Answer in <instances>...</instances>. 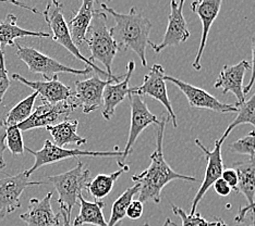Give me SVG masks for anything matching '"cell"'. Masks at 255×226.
Segmentation results:
<instances>
[{"mask_svg": "<svg viewBox=\"0 0 255 226\" xmlns=\"http://www.w3.org/2000/svg\"><path fill=\"white\" fill-rule=\"evenodd\" d=\"M165 70L160 65H154L150 68V71L144 76L143 84L140 86L130 87L129 94H135L138 96H149L159 101L166 108L168 112V118L171 119L172 124L178 127L177 117L173 111L171 102L168 97L167 86L165 82Z\"/></svg>", "mask_w": 255, "mask_h": 226, "instance_id": "30bf717a", "label": "cell"}, {"mask_svg": "<svg viewBox=\"0 0 255 226\" xmlns=\"http://www.w3.org/2000/svg\"><path fill=\"white\" fill-rule=\"evenodd\" d=\"M248 70H251V63L247 60H242L235 66H225L214 86L216 89H222L224 95L233 92L238 100L237 103H243L246 101V96L243 94V79Z\"/></svg>", "mask_w": 255, "mask_h": 226, "instance_id": "ac0fdd59", "label": "cell"}, {"mask_svg": "<svg viewBox=\"0 0 255 226\" xmlns=\"http://www.w3.org/2000/svg\"><path fill=\"white\" fill-rule=\"evenodd\" d=\"M79 201L80 212L77 218L74 219L72 226H83L84 224H90L94 226H107V222L103 213L105 202L102 200L90 202L85 200L82 195L79 196Z\"/></svg>", "mask_w": 255, "mask_h": 226, "instance_id": "603a6c76", "label": "cell"}, {"mask_svg": "<svg viewBox=\"0 0 255 226\" xmlns=\"http://www.w3.org/2000/svg\"><path fill=\"white\" fill-rule=\"evenodd\" d=\"M77 107L70 101H62L56 104L43 103L32 112L31 117L18 125L21 132L31 131L40 127L56 125L60 122L68 120V117Z\"/></svg>", "mask_w": 255, "mask_h": 226, "instance_id": "8fae6325", "label": "cell"}, {"mask_svg": "<svg viewBox=\"0 0 255 226\" xmlns=\"http://www.w3.org/2000/svg\"><path fill=\"white\" fill-rule=\"evenodd\" d=\"M93 5H94V1L84 0L82 4H81L78 13L68 23L69 31H70L72 40L77 47L78 45L80 46L85 43L86 33H88L93 19V14H94L95 11Z\"/></svg>", "mask_w": 255, "mask_h": 226, "instance_id": "44dd1931", "label": "cell"}, {"mask_svg": "<svg viewBox=\"0 0 255 226\" xmlns=\"http://www.w3.org/2000/svg\"><path fill=\"white\" fill-rule=\"evenodd\" d=\"M10 87V78L8 76V70L5 68L4 54L0 45V104L2 103L5 92Z\"/></svg>", "mask_w": 255, "mask_h": 226, "instance_id": "d6a6232c", "label": "cell"}, {"mask_svg": "<svg viewBox=\"0 0 255 226\" xmlns=\"http://www.w3.org/2000/svg\"><path fill=\"white\" fill-rule=\"evenodd\" d=\"M78 120H65L56 125L47 126L46 130L53 137L56 146L63 148V146L68 144H75L79 147L81 145L88 143V139L81 137L78 134Z\"/></svg>", "mask_w": 255, "mask_h": 226, "instance_id": "7402d4cb", "label": "cell"}, {"mask_svg": "<svg viewBox=\"0 0 255 226\" xmlns=\"http://www.w3.org/2000/svg\"><path fill=\"white\" fill-rule=\"evenodd\" d=\"M85 43L91 51L90 60L95 63L100 61L106 68L109 75H114L112 68L116 55L119 51L117 43L108 27V17L103 11L95 10L91 25L86 33Z\"/></svg>", "mask_w": 255, "mask_h": 226, "instance_id": "3957f363", "label": "cell"}, {"mask_svg": "<svg viewBox=\"0 0 255 226\" xmlns=\"http://www.w3.org/2000/svg\"><path fill=\"white\" fill-rule=\"evenodd\" d=\"M5 149L4 145V130L0 127V171L5 167V162L3 160V151Z\"/></svg>", "mask_w": 255, "mask_h": 226, "instance_id": "f35d334b", "label": "cell"}, {"mask_svg": "<svg viewBox=\"0 0 255 226\" xmlns=\"http://www.w3.org/2000/svg\"><path fill=\"white\" fill-rule=\"evenodd\" d=\"M222 179L228 184V186L234 191H238V174L235 169L230 167V169H224L222 174Z\"/></svg>", "mask_w": 255, "mask_h": 226, "instance_id": "e575fe53", "label": "cell"}, {"mask_svg": "<svg viewBox=\"0 0 255 226\" xmlns=\"http://www.w3.org/2000/svg\"><path fill=\"white\" fill-rule=\"evenodd\" d=\"M62 8H63L62 3L58 1H50L47 3V5H46V9L42 13L45 17L46 23H47L49 28L51 30V33H53V35H51V36H53V39L58 44H60L62 47H65L71 55H73L75 58H77L78 60L84 62L86 66L92 68L95 72L100 73L101 75H104V76H106L108 79L114 78L116 75H109L106 71L101 70L95 65V63H93L89 58H86L81 54L79 48L73 43L70 31H69V27H68V23L66 22L65 16H63V13H62Z\"/></svg>", "mask_w": 255, "mask_h": 226, "instance_id": "5b68a950", "label": "cell"}, {"mask_svg": "<svg viewBox=\"0 0 255 226\" xmlns=\"http://www.w3.org/2000/svg\"><path fill=\"white\" fill-rule=\"evenodd\" d=\"M102 9L112 15L116 25L110 28L119 50H132L141 59L142 66H147L146 47L150 44L149 33L152 23L143 13L132 7L128 13H119L107 3H101Z\"/></svg>", "mask_w": 255, "mask_h": 226, "instance_id": "7a4b0ae2", "label": "cell"}, {"mask_svg": "<svg viewBox=\"0 0 255 226\" xmlns=\"http://www.w3.org/2000/svg\"><path fill=\"white\" fill-rule=\"evenodd\" d=\"M251 78L249 84L243 88V94L248 95L250 90L252 89V87L255 83V37H252V65H251Z\"/></svg>", "mask_w": 255, "mask_h": 226, "instance_id": "d590c367", "label": "cell"}, {"mask_svg": "<svg viewBox=\"0 0 255 226\" xmlns=\"http://www.w3.org/2000/svg\"><path fill=\"white\" fill-rule=\"evenodd\" d=\"M128 97H129L131 108V125L127 145L123 151V156H121L120 160L118 161L119 167H123L124 165H126V159L131 153L132 149L136 143V139L141 135V133L149 125L159 124L158 118L149 111L146 102L143 100V98L141 96L135 94H129Z\"/></svg>", "mask_w": 255, "mask_h": 226, "instance_id": "9c48e42d", "label": "cell"}, {"mask_svg": "<svg viewBox=\"0 0 255 226\" xmlns=\"http://www.w3.org/2000/svg\"><path fill=\"white\" fill-rule=\"evenodd\" d=\"M24 150L34 155L35 161L32 165L31 169L25 171L26 176L30 178L32 174L38 170L39 167L47 164L57 163V162L79 158V156H98V158H121L123 156V151H120L119 147H115L114 151H90V150H81V149H66L62 147H58L54 143L50 141H45L43 148L38 151L25 147Z\"/></svg>", "mask_w": 255, "mask_h": 226, "instance_id": "8992f818", "label": "cell"}, {"mask_svg": "<svg viewBox=\"0 0 255 226\" xmlns=\"http://www.w3.org/2000/svg\"><path fill=\"white\" fill-rule=\"evenodd\" d=\"M47 179L54 185L59 195L58 204L60 205V209L65 210L67 216L71 218L72 209L78 204L79 196L82 195V190L86 189L88 184L92 181L91 171L84 169V164L79 161L73 169L49 176Z\"/></svg>", "mask_w": 255, "mask_h": 226, "instance_id": "277c9868", "label": "cell"}, {"mask_svg": "<svg viewBox=\"0 0 255 226\" xmlns=\"http://www.w3.org/2000/svg\"><path fill=\"white\" fill-rule=\"evenodd\" d=\"M129 170V165L126 164L123 167H120L118 171L112 174H98L95 178H93L88 184L86 190L94 197L95 200H102L110 194V191L113 190L114 185L118 181V178Z\"/></svg>", "mask_w": 255, "mask_h": 226, "instance_id": "484cf974", "label": "cell"}, {"mask_svg": "<svg viewBox=\"0 0 255 226\" xmlns=\"http://www.w3.org/2000/svg\"><path fill=\"white\" fill-rule=\"evenodd\" d=\"M184 1H170V14L168 16V25L163 40L159 44L150 42L149 46L155 52L159 54L167 47L178 46L187 42L190 37L187 21L183 15Z\"/></svg>", "mask_w": 255, "mask_h": 226, "instance_id": "5bb4252c", "label": "cell"}, {"mask_svg": "<svg viewBox=\"0 0 255 226\" xmlns=\"http://www.w3.org/2000/svg\"><path fill=\"white\" fill-rule=\"evenodd\" d=\"M255 211V200L252 205H249V206H246V207H240L239 209V212H238L237 217L235 218V222L236 223H242L246 221L247 219V214L249 212H253Z\"/></svg>", "mask_w": 255, "mask_h": 226, "instance_id": "74e56055", "label": "cell"}, {"mask_svg": "<svg viewBox=\"0 0 255 226\" xmlns=\"http://www.w3.org/2000/svg\"><path fill=\"white\" fill-rule=\"evenodd\" d=\"M222 139H217L215 142V147L212 150H208L204 145H203L200 139H195V144L201 148L203 152L205 153L207 165L205 170V175L203 178L201 187L199 188L198 193L194 196V199L192 201V206H191L190 216H193L196 210V207L200 204V201L204 198L205 194L212 187V185L215 183L217 179L222 178V174L224 171V162H223V155H222V146H223Z\"/></svg>", "mask_w": 255, "mask_h": 226, "instance_id": "7c38bea8", "label": "cell"}, {"mask_svg": "<svg viewBox=\"0 0 255 226\" xmlns=\"http://www.w3.org/2000/svg\"><path fill=\"white\" fill-rule=\"evenodd\" d=\"M222 0H201V1H193L191 3L192 11L194 13L198 14L202 22V37L200 42V47L195 59L192 63V67L196 71H200L202 69L201 58L206 47L208 33H210V30L212 25L214 24V22L217 19L220 8H222Z\"/></svg>", "mask_w": 255, "mask_h": 226, "instance_id": "e0dca14e", "label": "cell"}, {"mask_svg": "<svg viewBox=\"0 0 255 226\" xmlns=\"http://www.w3.org/2000/svg\"><path fill=\"white\" fill-rule=\"evenodd\" d=\"M229 150L234 153L248 155L249 160L255 162V131L234 142L229 146Z\"/></svg>", "mask_w": 255, "mask_h": 226, "instance_id": "4dcf8cb0", "label": "cell"}, {"mask_svg": "<svg viewBox=\"0 0 255 226\" xmlns=\"http://www.w3.org/2000/svg\"><path fill=\"white\" fill-rule=\"evenodd\" d=\"M18 17L13 13H9L0 23V45L14 46L15 39L22 37H50L51 34L45 32H33L21 28L16 24Z\"/></svg>", "mask_w": 255, "mask_h": 226, "instance_id": "cb8c5ba5", "label": "cell"}, {"mask_svg": "<svg viewBox=\"0 0 255 226\" xmlns=\"http://www.w3.org/2000/svg\"><path fill=\"white\" fill-rule=\"evenodd\" d=\"M5 216H2V214H0V221H1V220L4 218Z\"/></svg>", "mask_w": 255, "mask_h": 226, "instance_id": "ee69618b", "label": "cell"}, {"mask_svg": "<svg viewBox=\"0 0 255 226\" xmlns=\"http://www.w3.org/2000/svg\"><path fill=\"white\" fill-rule=\"evenodd\" d=\"M252 214H253V217H252V223L249 224L248 226H255V211H253Z\"/></svg>", "mask_w": 255, "mask_h": 226, "instance_id": "60d3db41", "label": "cell"}, {"mask_svg": "<svg viewBox=\"0 0 255 226\" xmlns=\"http://www.w3.org/2000/svg\"><path fill=\"white\" fill-rule=\"evenodd\" d=\"M4 145L5 148L13 155H21L24 153V143H23L22 132L18 126H11L4 129Z\"/></svg>", "mask_w": 255, "mask_h": 226, "instance_id": "f546056e", "label": "cell"}, {"mask_svg": "<svg viewBox=\"0 0 255 226\" xmlns=\"http://www.w3.org/2000/svg\"><path fill=\"white\" fill-rule=\"evenodd\" d=\"M135 69V62L129 61L127 66V73L124 79L116 84H109L105 87L103 94V111L104 119L110 120L115 113V110L123 102L130 92V78Z\"/></svg>", "mask_w": 255, "mask_h": 226, "instance_id": "ffe728a7", "label": "cell"}, {"mask_svg": "<svg viewBox=\"0 0 255 226\" xmlns=\"http://www.w3.org/2000/svg\"><path fill=\"white\" fill-rule=\"evenodd\" d=\"M143 204L138 200H133L126 211V217L130 220H138L143 216Z\"/></svg>", "mask_w": 255, "mask_h": 226, "instance_id": "836d02e7", "label": "cell"}, {"mask_svg": "<svg viewBox=\"0 0 255 226\" xmlns=\"http://www.w3.org/2000/svg\"><path fill=\"white\" fill-rule=\"evenodd\" d=\"M167 121H169V118H163L157 125L156 149L150 154L149 166L145 171L132 175V181L140 185L137 200L141 201L143 205L149 201H153L156 205H158L160 202L161 190L164 189L166 185L172 181H176V179L185 182H198L195 177L182 175V174L175 172L166 162L163 152V143Z\"/></svg>", "mask_w": 255, "mask_h": 226, "instance_id": "6da1fadb", "label": "cell"}, {"mask_svg": "<svg viewBox=\"0 0 255 226\" xmlns=\"http://www.w3.org/2000/svg\"><path fill=\"white\" fill-rule=\"evenodd\" d=\"M44 182H31L25 171L16 175H8L0 178V214L7 216L21 207L20 197L25 188L42 185Z\"/></svg>", "mask_w": 255, "mask_h": 226, "instance_id": "9a60e30c", "label": "cell"}, {"mask_svg": "<svg viewBox=\"0 0 255 226\" xmlns=\"http://www.w3.org/2000/svg\"><path fill=\"white\" fill-rule=\"evenodd\" d=\"M213 186H214V189H215L216 193L222 197L229 196L231 191H233V189L228 186V184L222 178L217 179V181L213 184Z\"/></svg>", "mask_w": 255, "mask_h": 226, "instance_id": "8d00e7d4", "label": "cell"}, {"mask_svg": "<svg viewBox=\"0 0 255 226\" xmlns=\"http://www.w3.org/2000/svg\"><path fill=\"white\" fill-rule=\"evenodd\" d=\"M16 46V57L27 66L32 73H37L43 75L46 80H50L58 73H70L75 75H86L92 72V68L86 67L83 70L72 69L62 65L56 59L48 57L33 47H23V46L15 44Z\"/></svg>", "mask_w": 255, "mask_h": 226, "instance_id": "52a82bcc", "label": "cell"}, {"mask_svg": "<svg viewBox=\"0 0 255 226\" xmlns=\"http://www.w3.org/2000/svg\"><path fill=\"white\" fill-rule=\"evenodd\" d=\"M173 213L181 219L182 226H217L218 225V219H216L215 222H210L203 218L200 213H194L193 216H190L185 212L183 209L179 208L175 205H171Z\"/></svg>", "mask_w": 255, "mask_h": 226, "instance_id": "1f68e13d", "label": "cell"}, {"mask_svg": "<svg viewBox=\"0 0 255 226\" xmlns=\"http://www.w3.org/2000/svg\"><path fill=\"white\" fill-rule=\"evenodd\" d=\"M238 109L236 119L231 122L229 126L226 129L224 135L219 139L225 142V139L229 136V134L233 132L237 126L242 124H251L255 127V92L250 99H246L243 103H235Z\"/></svg>", "mask_w": 255, "mask_h": 226, "instance_id": "83f0119b", "label": "cell"}, {"mask_svg": "<svg viewBox=\"0 0 255 226\" xmlns=\"http://www.w3.org/2000/svg\"><path fill=\"white\" fill-rule=\"evenodd\" d=\"M12 78L36 91L43 103L56 104L62 101H68L72 96V90L58 79V75L50 80H45V82H42V80H34L33 82V80H28L16 73L12 74Z\"/></svg>", "mask_w": 255, "mask_h": 226, "instance_id": "2e32d148", "label": "cell"}, {"mask_svg": "<svg viewBox=\"0 0 255 226\" xmlns=\"http://www.w3.org/2000/svg\"><path fill=\"white\" fill-rule=\"evenodd\" d=\"M53 193H48L43 199L32 198L25 213L20 219L28 226H58L60 224V213L55 214L51 207Z\"/></svg>", "mask_w": 255, "mask_h": 226, "instance_id": "d6986e66", "label": "cell"}, {"mask_svg": "<svg viewBox=\"0 0 255 226\" xmlns=\"http://www.w3.org/2000/svg\"><path fill=\"white\" fill-rule=\"evenodd\" d=\"M144 226H149V225H148V223H145V224H144Z\"/></svg>", "mask_w": 255, "mask_h": 226, "instance_id": "f6af8a7d", "label": "cell"}, {"mask_svg": "<svg viewBox=\"0 0 255 226\" xmlns=\"http://www.w3.org/2000/svg\"><path fill=\"white\" fill-rule=\"evenodd\" d=\"M138 191H140V185L135 184L134 186L128 188L125 193L114 202L112 207V214H110V219L107 222V226H114L118 222L123 221L126 217V211L128 207L130 206V204L133 201V197L137 195Z\"/></svg>", "mask_w": 255, "mask_h": 226, "instance_id": "f1b7e54d", "label": "cell"}, {"mask_svg": "<svg viewBox=\"0 0 255 226\" xmlns=\"http://www.w3.org/2000/svg\"><path fill=\"white\" fill-rule=\"evenodd\" d=\"M125 74L114 78L102 79L100 76H92L84 80L75 82V90L72 91L70 101L77 108L82 109L83 113L88 114L103 107V94L105 87L114 82H120Z\"/></svg>", "mask_w": 255, "mask_h": 226, "instance_id": "ba28073f", "label": "cell"}, {"mask_svg": "<svg viewBox=\"0 0 255 226\" xmlns=\"http://www.w3.org/2000/svg\"><path fill=\"white\" fill-rule=\"evenodd\" d=\"M37 96V92L34 91L33 94L24 98V99L21 100L18 104H15V106L10 110V112L8 113L7 117H5V119L0 122V127L4 130L11 126H18L19 124L26 121L31 117V114L33 112L34 103H35Z\"/></svg>", "mask_w": 255, "mask_h": 226, "instance_id": "4316f807", "label": "cell"}, {"mask_svg": "<svg viewBox=\"0 0 255 226\" xmlns=\"http://www.w3.org/2000/svg\"><path fill=\"white\" fill-rule=\"evenodd\" d=\"M164 79L165 82L175 84L183 92V95L187 97L190 106L192 108L208 109L217 113H230L238 111L235 103L220 102L216 97L208 94L206 90L200 88V87L185 83L181 79L170 76V75H165Z\"/></svg>", "mask_w": 255, "mask_h": 226, "instance_id": "4fadbf2b", "label": "cell"}, {"mask_svg": "<svg viewBox=\"0 0 255 226\" xmlns=\"http://www.w3.org/2000/svg\"><path fill=\"white\" fill-rule=\"evenodd\" d=\"M217 226H228V225L226 224L222 219H218V225Z\"/></svg>", "mask_w": 255, "mask_h": 226, "instance_id": "b9f144b4", "label": "cell"}, {"mask_svg": "<svg viewBox=\"0 0 255 226\" xmlns=\"http://www.w3.org/2000/svg\"><path fill=\"white\" fill-rule=\"evenodd\" d=\"M59 213H60V217L62 218L63 226H72L71 222H70V218L67 216V213L65 212V210H62V209H60V212Z\"/></svg>", "mask_w": 255, "mask_h": 226, "instance_id": "ab89813d", "label": "cell"}, {"mask_svg": "<svg viewBox=\"0 0 255 226\" xmlns=\"http://www.w3.org/2000/svg\"><path fill=\"white\" fill-rule=\"evenodd\" d=\"M114 226H123V221H121V222H118L117 224H115Z\"/></svg>", "mask_w": 255, "mask_h": 226, "instance_id": "7bdbcfd3", "label": "cell"}, {"mask_svg": "<svg viewBox=\"0 0 255 226\" xmlns=\"http://www.w3.org/2000/svg\"><path fill=\"white\" fill-rule=\"evenodd\" d=\"M233 169L238 174L237 194H242L249 205H252L255 197V162L250 160L234 162Z\"/></svg>", "mask_w": 255, "mask_h": 226, "instance_id": "d4e9b609", "label": "cell"}]
</instances>
